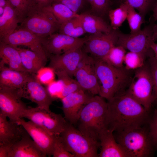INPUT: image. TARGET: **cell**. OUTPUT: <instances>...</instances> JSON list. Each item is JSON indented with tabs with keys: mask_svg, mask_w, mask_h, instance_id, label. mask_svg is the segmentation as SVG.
<instances>
[{
	"mask_svg": "<svg viewBox=\"0 0 157 157\" xmlns=\"http://www.w3.org/2000/svg\"><path fill=\"white\" fill-rule=\"evenodd\" d=\"M108 129L113 132L143 127L148 123L150 111L125 91L108 100Z\"/></svg>",
	"mask_w": 157,
	"mask_h": 157,
	"instance_id": "obj_1",
	"label": "cell"
},
{
	"mask_svg": "<svg viewBox=\"0 0 157 157\" xmlns=\"http://www.w3.org/2000/svg\"><path fill=\"white\" fill-rule=\"evenodd\" d=\"M104 99L94 96L83 108L76 124L82 133L99 142L100 134L108 129V103Z\"/></svg>",
	"mask_w": 157,
	"mask_h": 157,
	"instance_id": "obj_2",
	"label": "cell"
},
{
	"mask_svg": "<svg viewBox=\"0 0 157 157\" xmlns=\"http://www.w3.org/2000/svg\"><path fill=\"white\" fill-rule=\"evenodd\" d=\"M94 66L99 84L100 96L108 100L127 89L132 77V70L124 67H115L103 60H95Z\"/></svg>",
	"mask_w": 157,
	"mask_h": 157,
	"instance_id": "obj_3",
	"label": "cell"
},
{
	"mask_svg": "<svg viewBox=\"0 0 157 157\" xmlns=\"http://www.w3.org/2000/svg\"><path fill=\"white\" fill-rule=\"evenodd\" d=\"M117 142L128 157H149L153 156L155 147L149 129L143 127L113 132Z\"/></svg>",
	"mask_w": 157,
	"mask_h": 157,
	"instance_id": "obj_4",
	"label": "cell"
},
{
	"mask_svg": "<svg viewBox=\"0 0 157 157\" xmlns=\"http://www.w3.org/2000/svg\"><path fill=\"white\" fill-rule=\"evenodd\" d=\"M67 150L74 157H98L99 142L85 135L68 122L60 135Z\"/></svg>",
	"mask_w": 157,
	"mask_h": 157,
	"instance_id": "obj_5",
	"label": "cell"
},
{
	"mask_svg": "<svg viewBox=\"0 0 157 157\" xmlns=\"http://www.w3.org/2000/svg\"><path fill=\"white\" fill-rule=\"evenodd\" d=\"M153 82L148 62L134 70L126 93L141 104L149 111L153 106Z\"/></svg>",
	"mask_w": 157,
	"mask_h": 157,
	"instance_id": "obj_6",
	"label": "cell"
},
{
	"mask_svg": "<svg viewBox=\"0 0 157 157\" xmlns=\"http://www.w3.org/2000/svg\"><path fill=\"white\" fill-rule=\"evenodd\" d=\"M19 28L45 37L58 31L60 24L51 12L33 5Z\"/></svg>",
	"mask_w": 157,
	"mask_h": 157,
	"instance_id": "obj_7",
	"label": "cell"
},
{
	"mask_svg": "<svg viewBox=\"0 0 157 157\" xmlns=\"http://www.w3.org/2000/svg\"><path fill=\"white\" fill-rule=\"evenodd\" d=\"M155 22L151 17L149 24L135 33L125 34L119 31L116 45L121 46L129 51L142 54L147 58L151 50V44L156 41L153 32Z\"/></svg>",
	"mask_w": 157,
	"mask_h": 157,
	"instance_id": "obj_8",
	"label": "cell"
},
{
	"mask_svg": "<svg viewBox=\"0 0 157 157\" xmlns=\"http://www.w3.org/2000/svg\"><path fill=\"white\" fill-rule=\"evenodd\" d=\"M23 118L27 119L56 135H60L68 123L61 114L38 106L27 107L22 115Z\"/></svg>",
	"mask_w": 157,
	"mask_h": 157,
	"instance_id": "obj_9",
	"label": "cell"
},
{
	"mask_svg": "<svg viewBox=\"0 0 157 157\" xmlns=\"http://www.w3.org/2000/svg\"><path fill=\"white\" fill-rule=\"evenodd\" d=\"M21 88L0 86V112L19 123L27 107L22 100Z\"/></svg>",
	"mask_w": 157,
	"mask_h": 157,
	"instance_id": "obj_10",
	"label": "cell"
},
{
	"mask_svg": "<svg viewBox=\"0 0 157 157\" xmlns=\"http://www.w3.org/2000/svg\"><path fill=\"white\" fill-rule=\"evenodd\" d=\"M119 31L112 30L108 33L90 34L82 48L83 51L95 60L102 59L116 45Z\"/></svg>",
	"mask_w": 157,
	"mask_h": 157,
	"instance_id": "obj_11",
	"label": "cell"
},
{
	"mask_svg": "<svg viewBox=\"0 0 157 157\" xmlns=\"http://www.w3.org/2000/svg\"><path fill=\"white\" fill-rule=\"evenodd\" d=\"M43 39L26 29L18 27L13 33L0 39V41L15 47H27L47 60L49 57L43 45Z\"/></svg>",
	"mask_w": 157,
	"mask_h": 157,
	"instance_id": "obj_12",
	"label": "cell"
},
{
	"mask_svg": "<svg viewBox=\"0 0 157 157\" xmlns=\"http://www.w3.org/2000/svg\"><path fill=\"white\" fill-rule=\"evenodd\" d=\"M87 38H76L54 33L43 37V45L49 57L51 55H60L82 48Z\"/></svg>",
	"mask_w": 157,
	"mask_h": 157,
	"instance_id": "obj_13",
	"label": "cell"
},
{
	"mask_svg": "<svg viewBox=\"0 0 157 157\" xmlns=\"http://www.w3.org/2000/svg\"><path fill=\"white\" fill-rule=\"evenodd\" d=\"M41 84L36 74L30 73L26 83L21 88L22 97L35 103L38 107L49 110L55 99Z\"/></svg>",
	"mask_w": 157,
	"mask_h": 157,
	"instance_id": "obj_14",
	"label": "cell"
},
{
	"mask_svg": "<svg viewBox=\"0 0 157 157\" xmlns=\"http://www.w3.org/2000/svg\"><path fill=\"white\" fill-rule=\"evenodd\" d=\"M94 96L80 90L62 98V109L67 121L73 125L76 124L83 108Z\"/></svg>",
	"mask_w": 157,
	"mask_h": 157,
	"instance_id": "obj_15",
	"label": "cell"
},
{
	"mask_svg": "<svg viewBox=\"0 0 157 157\" xmlns=\"http://www.w3.org/2000/svg\"><path fill=\"white\" fill-rule=\"evenodd\" d=\"M19 123L26 130L32 139L47 156H52L56 137L38 125L29 120L26 121L21 118Z\"/></svg>",
	"mask_w": 157,
	"mask_h": 157,
	"instance_id": "obj_16",
	"label": "cell"
},
{
	"mask_svg": "<svg viewBox=\"0 0 157 157\" xmlns=\"http://www.w3.org/2000/svg\"><path fill=\"white\" fill-rule=\"evenodd\" d=\"M84 53L81 48L60 55H51L49 67L54 71H64L72 77Z\"/></svg>",
	"mask_w": 157,
	"mask_h": 157,
	"instance_id": "obj_17",
	"label": "cell"
},
{
	"mask_svg": "<svg viewBox=\"0 0 157 157\" xmlns=\"http://www.w3.org/2000/svg\"><path fill=\"white\" fill-rule=\"evenodd\" d=\"M0 112V145L11 146L22 138L26 131L19 123L8 121Z\"/></svg>",
	"mask_w": 157,
	"mask_h": 157,
	"instance_id": "obj_18",
	"label": "cell"
},
{
	"mask_svg": "<svg viewBox=\"0 0 157 157\" xmlns=\"http://www.w3.org/2000/svg\"><path fill=\"white\" fill-rule=\"evenodd\" d=\"M45 157L26 131L22 138L10 147L8 157Z\"/></svg>",
	"mask_w": 157,
	"mask_h": 157,
	"instance_id": "obj_19",
	"label": "cell"
},
{
	"mask_svg": "<svg viewBox=\"0 0 157 157\" xmlns=\"http://www.w3.org/2000/svg\"><path fill=\"white\" fill-rule=\"evenodd\" d=\"M94 65H87L76 70L74 76L83 90L95 95H99L100 86Z\"/></svg>",
	"mask_w": 157,
	"mask_h": 157,
	"instance_id": "obj_20",
	"label": "cell"
},
{
	"mask_svg": "<svg viewBox=\"0 0 157 157\" xmlns=\"http://www.w3.org/2000/svg\"><path fill=\"white\" fill-rule=\"evenodd\" d=\"M99 157H128L121 145L117 142L113 132L108 129L99 137Z\"/></svg>",
	"mask_w": 157,
	"mask_h": 157,
	"instance_id": "obj_21",
	"label": "cell"
},
{
	"mask_svg": "<svg viewBox=\"0 0 157 157\" xmlns=\"http://www.w3.org/2000/svg\"><path fill=\"white\" fill-rule=\"evenodd\" d=\"M0 86L21 88L26 83L30 73L11 69L0 65Z\"/></svg>",
	"mask_w": 157,
	"mask_h": 157,
	"instance_id": "obj_22",
	"label": "cell"
},
{
	"mask_svg": "<svg viewBox=\"0 0 157 157\" xmlns=\"http://www.w3.org/2000/svg\"><path fill=\"white\" fill-rule=\"evenodd\" d=\"M0 65H8L14 70L27 72L24 67L19 53L16 48L0 41Z\"/></svg>",
	"mask_w": 157,
	"mask_h": 157,
	"instance_id": "obj_23",
	"label": "cell"
},
{
	"mask_svg": "<svg viewBox=\"0 0 157 157\" xmlns=\"http://www.w3.org/2000/svg\"><path fill=\"white\" fill-rule=\"evenodd\" d=\"M20 21L16 9L8 0L0 16V39L13 32L18 28Z\"/></svg>",
	"mask_w": 157,
	"mask_h": 157,
	"instance_id": "obj_24",
	"label": "cell"
},
{
	"mask_svg": "<svg viewBox=\"0 0 157 157\" xmlns=\"http://www.w3.org/2000/svg\"><path fill=\"white\" fill-rule=\"evenodd\" d=\"M15 47L19 53L22 65L27 72L36 74L39 70L44 67L47 60L36 53L30 49Z\"/></svg>",
	"mask_w": 157,
	"mask_h": 157,
	"instance_id": "obj_25",
	"label": "cell"
},
{
	"mask_svg": "<svg viewBox=\"0 0 157 157\" xmlns=\"http://www.w3.org/2000/svg\"><path fill=\"white\" fill-rule=\"evenodd\" d=\"M82 24L86 33L91 34L108 33L112 28L101 17L88 13L79 14Z\"/></svg>",
	"mask_w": 157,
	"mask_h": 157,
	"instance_id": "obj_26",
	"label": "cell"
},
{
	"mask_svg": "<svg viewBox=\"0 0 157 157\" xmlns=\"http://www.w3.org/2000/svg\"><path fill=\"white\" fill-rule=\"evenodd\" d=\"M59 33L76 38L86 33L85 31L79 14L60 25L58 31Z\"/></svg>",
	"mask_w": 157,
	"mask_h": 157,
	"instance_id": "obj_27",
	"label": "cell"
},
{
	"mask_svg": "<svg viewBox=\"0 0 157 157\" xmlns=\"http://www.w3.org/2000/svg\"><path fill=\"white\" fill-rule=\"evenodd\" d=\"M44 8L52 13L60 24L78 15L65 5L60 3H53L51 5Z\"/></svg>",
	"mask_w": 157,
	"mask_h": 157,
	"instance_id": "obj_28",
	"label": "cell"
},
{
	"mask_svg": "<svg viewBox=\"0 0 157 157\" xmlns=\"http://www.w3.org/2000/svg\"><path fill=\"white\" fill-rule=\"evenodd\" d=\"M128 4L123 2L115 9L110 10L108 15L112 29L117 30L126 19Z\"/></svg>",
	"mask_w": 157,
	"mask_h": 157,
	"instance_id": "obj_29",
	"label": "cell"
},
{
	"mask_svg": "<svg viewBox=\"0 0 157 157\" xmlns=\"http://www.w3.org/2000/svg\"><path fill=\"white\" fill-rule=\"evenodd\" d=\"M58 79L62 81L63 84V89L61 99L67 95L77 91L83 90L76 80L72 78L64 71H54Z\"/></svg>",
	"mask_w": 157,
	"mask_h": 157,
	"instance_id": "obj_30",
	"label": "cell"
},
{
	"mask_svg": "<svg viewBox=\"0 0 157 157\" xmlns=\"http://www.w3.org/2000/svg\"><path fill=\"white\" fill-rule=\"evenodd\" d=\"M126 50L121 46H115L102 60L115 67H123L124 59L126 53Z\"/></svg>",
	"mask_w": 157,
	"mask_h": 157,
	"instance_id": "obj_31",
	"label": "cell"
},
{
	"mask_svg": "<svg viewBox=\"0 0 157 157\" xmlns=\"http://www.w3.org/2000/svg\"><path fill=\"white\" fill-rule=\"evenodd\" d=\"M147 58L142 54L129 51L126 53L125 55L124 67L128 70H134L142 66Z\"/></svg>",
	"mask_w": 157,
	"mask_h": 157,
	"instance_id": "obj_32",
	"label": "cell"
},
{
	"mask_svg": "<svg viewBox=\"0 0 157 157\" xmlns=\"http://www.w3.org/2000/svg\"><path fill=\"white\" fill-rule=\"evenodd\" d=\"M137 10L144 18L146 15L152 11L157 0H122Z\"/></svg>",
	"mask_w": 157,
	"mask_h": 157,
	"instance_id": "obj_33",
	"label": "cell"
},
{
	"mask_svg": "<svg viewBox=\"0 0 157 157\" xmlns=\"http://www.w3.org/2000/svg\"><path fill=\"white\" fill-rule=\"evenodd\" d=\"M126 20L131 30L130 33H132L138 32L141 29V26L144 18L136 12L135 9L128 4Z\"/></svg>",
	"mask_w": 157,
	"mask_h": 157,
	"instance_id": "obj_34",
	"label": "cell"
},
{
	"mask_svg": "<svg viewBox=\"0 0 157 157\" xmlns=\"http://www.w3.org/2000/svg\"><path fill=\"white\" fill-rule=\"evenodd\" d=\"M16 10L20 23L33 6V0H8Z\"/></svg>",
	"mask_w": 157,
	"mask_h": 157,
	"instance_id": "obj_35",
	"label": "cell"
},
{
	"mask_svg": "<svg viewBox=\"0 0 157 157\" xmlns=\"http://www.w3.org/2000/svg\"><path fill=\"white\" fill-rule=\"evenodd\" d=\"M147 58V61L151 72L153 82V105L155 104L157 106V60L154 56L152 50Z\"/></svg>",
	"mask_w": 157,
	"mask_h": 157,
	"instance_id": "obj_36",
	"label": "cell"
},
{
	"mask_svg": "<svg viewBox=\"0 0 157 157\" xmlns=\"http://www.w3.org/2000/svg\"><path fill=\"white\" fill-rule=\"evenodd\" d=\"M55 74L52 68L44 67L39 70L36 75L37 79L41 84L48 85L54 81Z\"/></svg>",
	"mask_w": 157,
	"mask_h": 157,
	"instance_id": "obj_37",
	"label": "cell"
},
{
	"mask_svg": "<svg viewBox=\"0 0 157 157\" xmlns=\"http://www.w3.org/2000/svg\"><path fill=\"white\" fill-rule=\"evenodd\" d=\"M148 123L150 137L156 149H157V107L150 116Z\"/></svg>",
	"mask_w": 157,
	"mask_h": 157,
	"instance_id": "obj_38",
	"label": "cell"
},
{
	"mask_svg": "<svg viewBox=\"0 0 157 157\" xmlns=\"http://www.w3.org/2000/svg\"><path fill=\"white\" fill-rule=\"evenodd\" d=\"M52 156L53 157H74L65 148L59 135L57 136Z\"/></svg>",
	"mask_w": 157,
	"mask_h": 157,
	"instance_id": "obj_39",
	"label": "cell"
},
{
	"mask_svg": "<svg viewBox=\"0 0 157 157\" xmlns=\"http://www.w3.org/2000/svg\"><path fill=\"white\" fill-rule=\"evenodd\" d=\"M51 95L54 99H61V95L63 89V84L61 81L59 79L54 81L47 85V88Z\"/></svg>",
	"mask_w": 157,
	"mask_h": 157,
	"instance_id": "obj_40",
	"label": "cell"
},
{
	"mask_svg": "<svg viewBox=\"0 0 157 157\" xmlns=\"http://www.w3.org/2000/svg\"><path fill=\"white\" fill-rule=\"evenodd\" d=\"M85 1V0H55L53 3H57L63 4L74 13H78V12L83 7Z\"/></svg>",
	"mask_w": 157,
	"mask_h": 157,
	"instance_id": "obj_41",
	"label": "cell"
},
{
	"mask_svg": "<svg viewBox=\"0 0 157 157\" xmlns=\"http://www.w3.org/2000/svg\"><path fill=\"white\" fill-rule=\"evenodd\" d=\"M55 0H33V5L39 8H46L51 5Z\"/></svg>",
	"mask_w": 157,
	"mask_h": 157,
	"instance_id": "obj_42",
	"label": "cell"
},
{
	"mask_svg": "<svg viewBox=\"0 0 157 157\" xmlns=\"http://www.w3.org/2000/svg\"><path fill=\"white\" fill-rule=\"evenodd\" d=\"M11 146L0 145V157H8Z\"/></svg>",
	"mask_w": 157,
	"mask_h": 157,
	"instance_id": "obj_43",
	"label": "cell"
},
{
	"mask_svg": "<svg viewBox=\"0 0 157 157\" xmlns=\"http://www.w3.org/2000/svg\"><path fill=\"white\" fill-rule=\"evenodd\" d=\"M151 48L152 50L154 56L157 60V43L153 42L151 46Z\"/></svg>",
	"mask_w": 157,
	"mask_h": 157,
	"instance_id": "obj_44",
	"label": "cell"
},
{
	"mask_svg": "<svg viewBox=\"0 0 157 157\" xmlns=\"http://www.w3.org/2000/svg\"><path fill=\"white\" fill-rule=\"evenodd\" d=\"M152 17L155 21H157V3L154 7L152 11Z\"/></svg>",
	"mask_w": 157,
	"mask_h": 157,
	"instance_id": "obj_45",
	"label": "cell"
},
{
	"mask_svg": "<svg viewBox=\"0 0 157 157\" xmlns=\"http://www.w3.org/2000/svg\"><path fill=\"white\" fill-rule=\"evenodd\" d=\"M154 37L156 40H157V23H155L153 26Z\"/></svg>",
	"mask_w": 157,
	"mask_h": 157,
	"instance_id": "obj_46",
	"label": "cell"
},
{
	"mask_svg": "<svg viewBox=\"0 0 157 157\" xmlns=\"http://www.w3.org/2000/svg\"><path fill=\"white\" fill-rule=\"evenodd\" d=\"M8 0H0V7L4 8L7 3Z\"/></svg>",
	"mask_w": 157,
	"mask_h": 157,
	"instance_id": "obj_47",
	"label": "cell"
},
{
	"mask_svg": "<svg viewBox=\"0 0 157 157\" xmlns=\"http://www.w3.org/2000/svg\"><path fill=\"white\" fill-rule=\"evenodd\" d=\"M4 8L0 7V16L2 15L4 12Z\"/></svg>",
	"mask_w": 157,
	"mask_h": 157,
	"instance_id": "obj_48",
	"label": "cell"
},
{
	"mask_svg": "<svg viewBox=\"0 0 157 157\" xmlns=\"http://www.w3.org/2000/svg\"><path fill=\"white\" fill-rule=\"evenodd\" d=\"M91 5L92 3L94 0H86Z\"/></svg>",
	"mask_w": 157,
	"mask_h": 157,
	"instance_id": "obj_49",
	"label": "cell"
},
{
	"mask_svg": "<svg viewBox=\"0 0 157 157\" xmlns=\"http://www.w3.org/2000/svg\"><path fill=\"white\" fill-rule=\"evenodd\" d=\"M118 1L119 5L122 3V0H117Z\"/></svg>",
	"mask_w": 157,
	"mask_h": 157,
	"instance_id": "obj_50",
	"label": "cell"
}]
</instances>
